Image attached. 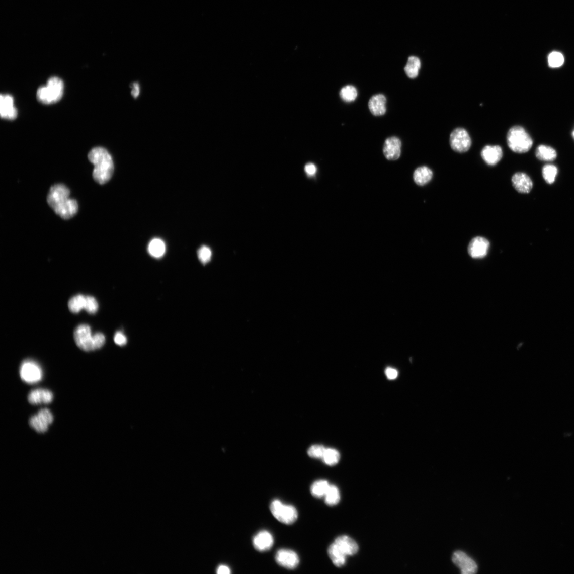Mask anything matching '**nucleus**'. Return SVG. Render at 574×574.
Masks as SVG:
<instances>
[{
    "label": "nucleus",
    "mask_w": 574,
    "mask_h": 574,
    "mask_svg": "<svg viewBox=\"0 0 574 574\" xmlns=\"http://www.w3.org/2000/svg\"><path fill=\"white\" fill-rule=\"evenodd\" d=\"M69 188L63 184H55L49 190L47 202L54 212L64 220H69L78 211L76 200L70 198Z\"/></svg>",
    "instance_id": "1"
},
{
    "label": "nucleus",
    "mask_w": 574,
    "mask_h": 574,
    "mask_svg": "<svg viewBox=\"0 0 574 574\" xmlns=\"http://www.w3.org/2000/svg\"><path fill=\"white\" fill-rule=\"evenodd\" d=\"M88 158L94 166V181L100 185L108 183L114 172V161L108 150L101 147L94 148L89 152Z\"/></svg>",
    "instance_id": "2"
},
{
    "label": "nucleus",
    "mask_w": 574,
    "mask_h": 574,
    "mask_svg": "<svg viewBox=\"0 0 574 574\" xmlns=\"http://www.w3.org/2000/svg\"><path fill=\"white\" fill-rule=\"evenodd\" d=\"M64 83L59 77H51L45 86L37 90L36 97L38 101L45 105H51L59 101L63 97Z\"/></svg>",
    "instance_id": "3"
},
{
    "label": "nucleus",
    "mask_w": 574,
    "mask_h": 574,
    "mask_svg": "<svg viewBox=\"0 0 574 574\" xmlns=\"http://www.w3.org/2000/svg\"><path fill=\"white\" fill-rule=\"evenodd\" d=\"M507 142L512 151L520 154L529 151L533 145L531 136L521 126H514L508 131Z\"/></svg>",
    "instance_id": "4"
},
{
    "label": "nucleus",
    "mask_w": 574,
    "mask_h": 574,
    "mask_svg": "<svg viewBox=\"0 0 574 574\" xmlns=\"http://www.w3.org/2000/svg\"><path fill=\"white\" fill-rule=\"evenodd\" d=\"M270 510L273 516L282 523L290 525L297 520L296 508L293 505L285 504L280 500L273 501L270 505Z\"/></svg>",
    "instance_id": "5"
},
{
    "label": "nucleus",
    "mask_w": 574,
    "mask_h": 574,
    "mask_svg": "<svg viewBox=\"0 0 574 574\" xmlns=\"http://www.w3.org/2000/svg\"><path fill=\"white\" fill-rule=\"evenodd\" d=\"M20 373L22 380L28 384L38 383L43 378L41 366L32 360H26L22 363Z\"/></svg>",
    "instance_id": "6"
},
{
    "label": "nucleus",
    "mask_w": 574,
    "mask_h": 574,
    "mask_svg": "<svg viewBox=\"0 0 574 574\" xmlns=\"http://www.w3.org/2000/svg\"><path fill=\"white\" fill-rule=\"evenodd\" d=\"M450 144L454 151L460 153H465L471 147L472 140L465 129L458 128L451 133Z\"/></svg>",
    "instance_id": "7"
},
{
    "label": "nucleus",
    "mask_w": 574,
    "mask_h": 574,
    "mask_svg": "<svg viewBox=\"0 0 574 574\" xmlns=\"http://www.w3.org/2000/svg\"><path fill=\"white\" fill-rule=\"evenodd\" d=\"M74 339L77 345L84 351L96 350L91 327L87 324L77 326L74 332Z\"/></svg>",
    "instance_id": "8"
},
{
    "label": "nucleus",
    "mask_w": 574,
    "mask_h": 574,
    "mask_svg": "<svg viewBox=\"0 0 574 574\" xmlns=\"http://www.w3.org/2000/svg\"><path fill=\"white\" fill-rule=\"evenodd\" d=\"M53 421V416L51 412L48 409L44 408L30 419V425L37 432L44 433L48 430Z\"/></svg>",
    "instance_id": "9"
},
{
    "label": "nucleus",
    "mask_w": 574,
    "mask_h": 574,
    "mask_svg": "<svg viewBox=\"0 0 574 574\" xmlns=\"http://www.w3.org/2000/svg\"><path fill=\"white\" fill-rule=\"evenodd\" d=\"M452 560L463 574H473L477 571L476 563L464 552L456 551L453 554Z\"/></svg>",
    "instance_id": "10"
},
{
    "label": "nucleus",
    "mask_w": 574,
    "mask_h": 574,
    "mask_svg": "<svg viewBox=\"0 0 574 574\" xmlns=\"http://www.w3.org/2000/svg\"><path fill=\"white\" fill-rule=\"evenodd\" d=\"M275 559L279 565L288 569L297 568L300 561L295 551L286 549L279 550L276 554Z\"/></svg>",
    "instance_id": "11"
},
{
    "label": "nucleus",
    "mask_w": 574,
    "mask_h": 574,
    "mask_svg": "<svg viewBox=\"0 0 574 574\" xmlns=\"http://www.w3.org/2000/svg\"><path fill=\"white\" fill-rule=\"evenodd\" d=\"M490 246V242L486 238L482 237H475L469 243V255L473 259H483L487 256Z\"/></svg>",
    "instance_id": "12"
},
{
    "label": "nucleus",
    "mask_w": 574,
    "mask_h": 574,
    "mask_svg": "<svg viewBox=\"0 0 574 574\" xmlns=\"http://www.w3.org/2000/svg\"><path fill=\"white\" fill-rule=\"evenodd\" d=\"M0 115L2 118L8 120H14L17 117L14 98L10 94H2L0 96Z\"/></svg>",
    "instance_id": "13"
},
{
    "label": "nucleus",
    "mask_w": 574,
    "mask_h": 574,
    "mask_svg": "<svg viewBox=\"0 0 574 574\" xmlns=\"http://www.w3.org/2000/svg\"><path fill=\"white\" fill-rule=\"evenodd\" d=\"M401 140L396 137H389L385 141L383 146L384 155L388 160H397L401 155Z\"/></svg>",
    "instance_id": "14"
},
{
    "label": "nucleus",
    "mask_w": 574,
    "mask_h": 574,
    "mask_svg": "<svg viewBox=\"0 0 574 574\" xmlns=\"http://www.w3.org/2000/svg\"><path fill=\"white\" fill-rule=\"evenodd\" d=\"M274 539L269 532L263 530L258 532L253 539V545L259 552H266L269 550L274 544Z\"/></svg>",
    "instance_id": "15"
},
{
    "label": "nucleus",
    "mask_w": 574,
    "mask_h": 574,
    "mask_svg": "<svg viewBox=\"0 0 574 574\" xmlns=\"http://www.w3.org/2000/svg\"><path fill=\"white\" fill-rule=\"evenodd\" d=\"M512 182L515 189L520 193H529L533 187V182L530 177L523 173L515 174L512 178Z\"/></svg>",
    "instance_id": "16"
},
{
    "label": "nucleus",
    "mask_w": 574,
    "mask_h": 574,
    "mask_svg": "<svg viewBox=\"0 0 574 574\" xmlns=\"http://www.w3.org/2000/svg\"><path fill=\"white\" fill-rule=\"evenodd\" d=\"M503 155V149L500 146L487 145L483 148L481 156L488 166H494L500 162Z\"/></svg>",
    "instance_id": "17"
},
{
    "label": "nucleus",
    "mask_w": 574,
    "mask_h": 574,
    "mask_svg": "<svg viewBox=\"0 0 574 574\" xmlns=\"http://www.w3.org/2000/svg\"><path fill=\"white\" fill-rule=\"evenodd\" d=\"M53 399V395L50 390L44 389H37L32 390L28 395V401L34 405L41 404H49Z\"/></svg>",
    "instance_id": "18"
},
{
    "label": "nucleus",
    "mask_w": 574,
    "mask_h": 574,
    "mask_svg": "<svg viewBox=\"0 0 574 574\" xmlns=\"http://www.w3.org/2000/svg\"><path fill=\"white\" fill-rule=\"evenodd\" d=\"M387 99L381 94H376L369 100V108L374 116H380L384 115L386 112Z\"/></svg>",
    "instance_id": "19"
},
{
    "label": "nucleus",
    "mask_w": 574,
    "mask_h": 574,
    "mask_svg": "<svg viewBox=\"0 0 574 574\" xmlns=\"http://www.w3.org/2000/svg\"><path fill=\"white\" fill-rule=\"evenodd\" d=\"M335 543L347 556H354L359 551L358 545L349 536L345 535L339 536L336 539Z\"/></svg>",
    "instance_id": "20"
},
{
    "label": "nucleus",
    "mask_w": 574,
    "mask_h": 574,
    "mask_svg": "<svg viewBox=\"0 0 574 574\" xmlns=\"http://www.w3.org/2000/svg\"><path fill=\"white\" fill-rule=\"evenodd\" d=\"M433 172L426 166L418 168L414 173V181L419 186H423L428 184L433 178Z\"/></svg>",
    "instance_id": "21"
},
{
    "label": "nucleus",
    "mask_w": 574,
    "mask_h": 574,
    "mask_svg": "<svg viewBox=\"0 0 574 574\" xmlns=\"http://www.w3.org/2000/svg\"><path fill=\"white\" fill-rule=\"evenodd\" d=\"M327 552L335 566L342 567L345 565L347 556L335 542L329 547Z\"/></svg>",
    "instance_id": "22"
},
{
    "label": "nucleus",
    "mask_w": 574,
    "mask_h": 574,
    "mask_svg": "<svg viewBox=\"0 0 574 574\" xmlns=\"http://www.w3.org/2000/svg\"><path fill=\"white\" fill-rule=\"evenodd\" d=\"M535 154L540 160L547 162L555 160L557 156L556 150L546 145H540L536 149Z\"/></svg>",
    "instance_id": "23"
},
{
    "label": "nucleus",
    "mask_w": 574,
    "mask_h": 574,
    "mask_svg": "<svg viewBox=\"0 0 574 574\" xmlns=\"http://www.w3.org/2000/svg\"><path fill=\"white\" fill-rule=\"evenodd\" d=\"M166 250V244L160 239H154L148 244V253L150 256L155 258H162L165 255Z\"/></svg>",
    "instance_id": "24"
},
{
    "label": "nucleus",
    "mask_w": 574,
    "mask_h": 574,
    "mask_svg": "<svg viewBox=\"0 0 574 574\" xmlns=\"http://www.w3.org/2000/svg\"><path fill=\"white\" fill-rule=\"evenodd\" d=\"M421 66V63L420 59L417 56H411L408 59L404 70L409 78L414 79L418 76Z\"/></svg>",
    "instance_id": "25"
},
{
    "label": "nucleus",
    "mask_w": 574,
    "mask_h": 574,
    "mask_svg": "<svg viewBox=\"0 0 574 574\" xmlns=\"http://www.w3.org/2000/svg\"><path fill=\"white\" fill-rule=\"evenodd\" d=\"M330 485L325 480L315 481L310 487V493L315 498H322L326 495Z\"/></svg>",
    "instance_id": "26"
},
{
    "label": "nucleus",
    "mask_w": 574,
    "mask_h": 574,
    "mask_svg": "<svg viewBox=\"0 0 574 574\" xmlns=\"http://www.w3.org/2000/svg\"><path fill=\"white\" fill-rule=\"evenodd\" d=\"M86 303V296L81 295L75 296L69 301L68 307L73 313H78L85 308Z\"/></svg>",
    "instance_id": "27"
},
{
    "label": "nucleus",
    "mask_w": 574,
    "mask_h": 574,
    "mask_svg": "<svg viewBox=\"0 0 574 574\" xmlns=\"http://www.w3.org/2000/svg\"><path fill=\"white\" fill-rule=\"evenodd\" d=\"M325 503L331 506L337 505L340 502L341 495L338 488L335 485H330L324 496Z\"/></svg>",
    "instance_id": "28"
},
{
    "label": "nucleus",
    "mask_w": 574,
    "mask_h": 574,
    "mask_svg": "<svg viewBox=\"0 0 574 574\" xmlns=\"http://www.w3.org/2000/svg\"><path fill=\"white\" fill-rule=\"evenodd\" d=\"M340 458V454L336 449L327 448L325 450L322 459L325 464L332 466L338 464Z\"/></svg>",
    "instance_id": "29"
},
{
    "label": "nucleus",
    "mask_w": 574,
    "mask_h": 574,
    "mask_svg": "<svg viewBox=\"0 0 574 574\" xmlns=\"http://www.w3.org/2000/svg\"><path fill=\"white\" fill-rule=\"evenodd\" d=\"M557 173V168L552 165H545L542 169V175L544 180L549 184H553L556 180Z\"/></svg>",
    "instance_id": "30"
},
{
    "label": "nucleus",
    "mask_w": 574,
    "mask_h": 574,
    "mask_svg": "<svg viewBox=\"0 0 574 574\" xmlns=\"http://www.w3.org/2000/svg\"><path fill=\"white\" fill-rule=\"evenodd\" d=\"M340 97L346 102H353L357 97V90L352 86H345L341 90Z\"/></svg>",
    "instance_id": "31"
},
{
    "label": "nucleus",
    "mask_w": 574,
    "mask_h": 574,
    "mask_svg": "<svg viewBox=\"0 0 574 574\" xmlns=\"http://www.w3.org/2000/svg\"><path fill=\"white\" fill-rule=\"evenodd\" d=\"M564 63V57L562 54L558 52H553L548 56V63L549 67L552 68H557L562 66Z\"/></svg>",
    "instance_id": "32"
},
{
    "label": "nucleus",
    "mask_w": 574,
    "mask_h": 574,
    "mask_svg": "<svg viewBox=\"0 0 574 574\" xmlns=\"http://www.w3.org/2000/svg\"><path fill=\"white\" fill-rule=\"evenodd\" d=\"M99 308V305L96 299L92 296H86V303L84 309L91 314H95L97 312Z\"/></svg>",
    "instance_id": "33"
},
{
    "label": "nucleus",
    "mask_w": 574,
    "mask_h": 574,
    "mask_svg": "<svg viewBox=\"0 0 574 574\" xmlns=\"http://www.w3.org/2000/svg\"><path fill=\"white\" fill-rule=\"evenodd\" d=\"M197 254L200 261L204 265L208 263L211 259L212 251L209 247H202L197 252Z\"/></svg>",
    "instance_id": "34"
},
{
    "label": "nucleus",
    "mask_w": 574,
    "mask_h": 574,
    "mask_svg": "<svg viewBox=\"0 0 574 574\" xmlns=\"http://www.w3.org/2000/svg\"><path fill=\"white\" fill-rule=\"evenodd\" d=\"M326 448L321 445H314L308 450V455L313 458H321L323 456Z\"/></svg>",
    "instance_id": "35"
},
{
    "label": "nucleus",
    "mask_w": 574,
    "mask_h": 574,
    "mask_svg": "<svg viewBox=\"0 0 574 574\" xmlns=\"http://www.w3.org/2000/svg\"><path fill=\"white\" fill-rule=\"evenodd\" d=\"M94 346H95L96 350L99 349L103 345H105L106 342V338L104 335L102 333H98L93 335Z\"/></svg>",
    "instance_id": "36"
},
{
    "label": "nucleus",
    "mask_w": 574,
    "mask_h": 574,
    "mask_svg": "<svg viewBox=\"0 0 574 574\" xmlns=\"http://www.w3.org/2000/svg\"><path fill=\"white\" fill-rule=\"evenodd\" d=\"M114 341L117 345L122 346L127 344V339L123 333L118 332L115 335Z\"/></svg>",
    "instance_id": "37"
},
{
    "label": "nucleus",
    "mask_w": 574,
    "mask_h": 574,
    "mask_svg": "<svg viewBox=\"0 0 574 574\" xmlns=\"http://www.w3.org/2000/svg\"><path fill=\"white\" fill-rule=\"evenodd\" d=\"M385 373L388 379L390 380L396 379L398 375V371L396 369L390 368V367L385 370Z\"/></svg>",
    "instance_id": "38"
},
{
    "label": "nucleus",
    "mask_w": 574,
    "mask_h": 574,
    "mask_svg": "<svg viewBox=\"0 0 574 574\" xmlns=\"http://www.w3.org/2000/svg\"><path fill=\"white\" fill-rule=\"evenodd\" d=\"M305 171L308 176H312L316 173L317 168L313 163H309L306 165Z\"/></svg>",
    "instance_id": "39"
},
{
    "label": "nucleus",
    "mask_w": 574,
    "mask_h": 574,
    "mask_svg": "<svg viewBox=\"0 0 574 574\" xmlns=\"http://www.w3.org/2000/svg\"><path fill=\"white\" fill-rule=\"evenodd\" d=\"M140 94V87L137 83H134L131 87V94L134 98H137Z\"/></svg>",
    "instance_id": "40"
},
{
    "label": "nucleus",
    "mask_w": 574,
    "mask_h": 574,
    "mask_svg": "<svg viewBox=\"0 0 574 574\" xmlns=\"http://www.w3.org/2000/svg\"><path fill=\"white\" fill-rule=\"evenodd\" d=\"M217 573L219 574H229L231 573V569L227 566L221 565L218 567Z\"/></svg>",
    "instance_id": "41"
},
{
    "label": "nucleus",
    "mask_w": 574,
    "mask_h": 574,
    "mask_svg": "<svg viewBox=\"0 0 574 574\" xmlns=\"http://www.w3.org/2000/svg\"><path fill=\"white\" fill-rule=\"evenodd\" d=\"M572 136H573V137L574 138V131H573V132H572Z\"/></svg>",
    "instance_id": "42"
}]
</instances>
